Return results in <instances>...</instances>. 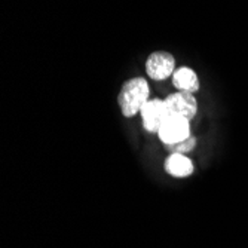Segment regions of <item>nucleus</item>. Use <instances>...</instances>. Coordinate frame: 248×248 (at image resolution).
Segmentation results:
<instances>
[{"label": "nucleus", "mask_w": 248, "mask_h": 248, "mask_svg": "<svg viewBox=\"0 0 248 248\" xmlns=\"http://www.w3.org/2000/svg\"><path fill=\"white\" fill-rule=\"evenodd\" d=\"M119 107L125 118H132L140 113L149 101V83L144 78H132L122 85L118 97Z\"/></svg>", "instance_id": "nucleus-1"}, {"label": "nucleus", "mask_w": 248, "mask_h": 248, "mask_svg": "<svg viewBox=\"0 0 248 248\" xmlns=\"http://www.w3.org/2000/svg\"><path fill=\"white\" fill-rule=\"evenodd\" d=\"M167 110L170 118H178L185 121H192L198 111V103L193 97V94L189 93H174L167 97L165 100Z\"/></svg>", "instance_id": "nucleus-2"}, {"label": "nucleus", "mask_w": 248, "mask_h": 248, "mask_svg": "<svg viewBox=\"0 0 248 248\" xmlns=\"http://www.w3.org/2000/svg\"><path fill=\"white\" fill-rule=\"evenodd\" d=\"M140 115H141L144 129L147 132H155V134L159 132L161 126L170 118L165 100H159V98L149 100L141 108Z\"/></svg>", "instance_id": "nucleus-3"}, {"label": "nucleus", "mask_w": 248, "mask_h": 248, "mask_svg": "<svg viewBox=\"0 0 248 248\" xmlns=\"http://www.w3.org/2000/svg\"><path fill=\"white\" fill-rule=\"evenodd\" d=\"M175 70L174 57L165 51H156L150 54L146 61V72L153 80H164L172 76Z\"/></svg>", "instance_id": "nucleus-4"}, {"label": "nucleus", "mask_w": 248, "mask_h": 248, "mask_svg": "<svg viewBox=\"0 0 248 248\" xmlns=\"http://www.w3.org/2000/svg\"><path fill=\"white\" fill-rule=\"evenodd\" d=\"M157 135H159V140L164 143L165 147L182 143L190 137L189 121L178 119V118H168L167 122L161 126Z\"/></svg>", "instance_id": "nucleus-5"}, {"label": "nucleus", "mask_w": 248, "mask_h": 248, "mask_svg": "<svg viewBox=\"0 0 248 248\" xmlns=\"http://www.w3.org/2000/svg\"><path fill=\"white\" fill-rule=\"evenodd\" d=\"M165 171L175 178H186L193 174V162L183 153H171L165 161Z\"/></svg>", "instance_id": "nucleus-6"}, {"label": "nucleus", "mask_w": 248, "mask_h": 248, "mask_svg": "<svg viewBox=\"0 0 248 248\" xmlns=\"http://www.w3.org/2000/svg\"><path fill=\"white\" fill-rule=\"evenodd\" d=\"M172 85L178 89V91L193 94L199 89L201 82H199V78L195 73V70L189 69V67H180V69H177L172 75Z\"/></svg>", "instance_id": "nucleus-7"}, {"label": "nucleus", "mask_w": 248, "mask_h": 248, "mask_svg": "<svg viewBox=\"0 0 248 248\" xmlns=\"http://www.w3.org/2000/svg\"><path fill=\"white\" fill-rule=\"evenodd\" d=\"M195 146H196V140L190 135V137L186 139L185 141L172 144V146H167V149L171 150V153H183V155H186V153L192 152L195 149Z\"/></svg>", "instance_id": "nucleus-8"}]
</instances>
